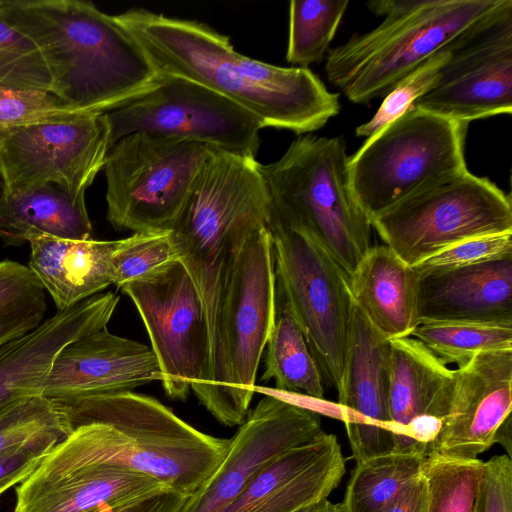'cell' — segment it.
<instances>
[{
  "label": "cell",
  "instance_id": "1",
  "mask_svg": "<svg viewBox=\"0 0 512 512\" xmlns=\"http://www.w3.org/2000/svg\"><path fill=\"white\" fill-rule=\"evenodd\" d=\"M114 16L159 75L182 77L219 93L253 113L263 128L301 135L320 129L340 111L339 94L310 69L239 54L227 36L206 24L142 8Z\"/></svg>",
  "mask_w": 512,
  "mask_h": 512
},
{
  "label": "cell",
  "instance_id": "2",
  "mask_svg": "<svg viewBox=\"0 0 512 512\" xmlns=\"http://www.w3.org/2000/svg\"><path fill=\"white\" fill-rule=\"evenodd\" d=\"M58 403L73 430L44 458L35 476L116 466L192 496L221 464L231 442L197 430L159 400L134 391Z\"/></svg>",
  "mask_w": 512,
  "mask_h": 512
},
{
  "label": "cell",
  "instance_id": "3",
  "mask_svg": "<svg viewBox=\"0 0 512 512\" xmlns=\"http://www.w3.org/2000/svg\"><path fill=\"white\" fill-rule=\"evenodd\" d=\"M0 14L34 43L50 74L51 94L71 108L107 113L160 79L136 39L91 2L0 0Z\"/></svg>",
  "mask_w": 512,
  "mask_h": 512
},
{
  "label": "cell",
  "instance_id": "4",
  "mask_svg": "<svg viewBox=\"0 0 512 512\" xmlns=\"http://www.w3.org/2000/svg\"><path fill=\"white\" fill-rule=\"evenodd\" d=\"M276 275L268 221L233 238L217 307L205 380L191 391L221 424L240 426L255 393L275 312Z\"/></svg>",
  "mask_w": 512,
  "mask_h": 512
},
{
  "label": "cell",
  "instance_id": "5",
  "mask_svg": "<svg viewBox=\"0 0 512 512\" xmlns=\"http://www.w3.org/2000/svg\"><path fill=\"white\" fill-rule=\"evenodd\" d=\"M384 20L328 53L331 84L353 103L385 97L404 77L470 32L512 9V0H376Z\"/></svg>",
  "mask_w": 512,
  "mask_h": 512
},
{
  "label": "cell",
  "instance_id": "6",
  "mask_svg": "<svg viewBox=\"0 0 512 512\" xmlns=\"http://www.w3.org/2000/svg\"><path fill=\"white\" fill-rule=\"evenodd\" d=\"M342 137L304 135L284 155L259 164L271 200V219L304 230L348 276L373 247L372 224L348 183Z\"/></svg>",
  "mask_w": 512,
  "mask_h": 512
},
{
  "label": "cell",
  "instance_id": "7",
  "mask_svg": "<svg viewBox=\"0 0 512 512\" xmlns=\"http://www.w3.org/2000/svg\"><path fill=\"white\" fill-rule=\"evenodd\" d=\"M259 164L213 147L170 231L177 258L203 302L209 347L232 240L252 222H270L271 200Z\"/></svg>",
  "mask_w": 512,
  "mask_h": 512
},
{
  "label": "cell",
  "instance_id": "8",
  "mask_svg": "<svg viewBox=\"0 0 512 512\" xmlns=\"http://www.w3.org/2000/svg\"><path fill=\"white\" fill-rule=\"evenodd\" d=\"M468 124L411 106L368 137L347 162L351 194L371 220L468 171Z\"/></svg>",
  "mask_w": 512,
  "mask_h": 512
},
{
  "label": "cell",
  "instance_id": "9",
  "mask_svg": "<svg viewBox=\"0 0 512 512\" xmlns=\"http://www.w3.org/2000/svg\"><path fill=\"white\" fill-rule=\"evenodd\" d=\"M212 149L145 133L116 141L103 166L108 221L134 233L170 232Z\"/></svg>",
  "mask_w": 512,
  "mask_h": 512
},
{
  "label": "cell",
  "instance_id": "10",
  "mask_svg": "<svg viewBox=\"0 0 512 512\" xmlns=\"http://www.w3.org/2000/svg\"><path fill=\"white\" fill-rule=\"evenodd\" d=\"M384 245L410 266L463 240L512 232L511 197L466 171L371 219Z\"/></svg>",
  "mask_w": 512,
  "mask_h": 512
},
{
  "label": "cell",
  "instance_id": "11",
  "mask_svg": "<svg viewBox=\"0 0 512 512\" xmlns=\"http://www.w3.org/2000/svg\"><path fill=\"white\" fill-rule=\"evenodd\" d=\"M276 283L301 326L326 385L339 390L353 299L349 276L304 230L270 218Z\"/></svg>",
  "mask_w": 512,
  "mask_h": 512
},
{
  "label": "cell",
  "instance_id": "12",
  "mask_svg": "<svg viewBox=\"0 0 512 512\" xmlns=\"http://www.w3.org/2000/svg\"><path fill=\"white\" fill-rule=\"evenodd\" d=\"M111 146L133 133L180 138L255 159L261 121L250 111L191 80L160 75L141 97L107 112Z\"/></svg>",
  "mask_w": 512,
  "mask_h": 512
},
{
  "label": "cell",
  "instance_id": "13",
  "mask_svg": "<svg viewBox=\"0 0 512 512\" xmlns=\"http://www.w3.org/2000/svg\"><path fill=\"white\" fill-rule=\"evenodd\" d=\"M144 323L167 396L185 400L209 365V331L199 292L183 264L172 261L120 288Z\"/></svg>",
  "mask_w": 512,
  "mask_h": 512
},
{
  "label": "cell",
  "instance_id": "14",
  "mask_svg": "<svg viewBox=\"0 0 512 512\" xmlns=\"http://www.w3.org/2000/svg\"><path fill=\"white\" fill-rule=\"evenodd\" d=\"M110 148L107 113L68 122L0 127L1 193L54 184L84 196L103 169Z\"/></svg>",
  "mask_w": 512,
  "mask_h": 512
},
{
  "label": "cell",
  "instance_id": "15",
  "mask_svg": "<svg viewBox=\"0 0 512 512\" xmlns=\"http://www.w3.org/2000/svg\"><path fill=\"white\" fill-rule=\"evenodd\" d=\"M412 106L469 122L512 112V9L455 43L433 88Z\"/></svg>",
  "mask_w": 512,
  "mask_h": 512
},
{
  "label": "cell",
  "instance_id": "16",
  "mask_svg": "<svg viewBox=\"0 0 512 512\" xmlns=\"http://www.w3.org/2000/svg\"><path fill=\"white\" fill-rule=\"evenodd\" d=\"M322 431L315 411L265 393L230 438L221 464L190 496L184 512H222L265 466Z\"/></svg>",
  "mask_w": 512,
  "mask_h": 512
},
{
  "label": "cell",
  "instance_id": "17",
  "mask_svg": "<svg viewBox=\"0 0 512 512\" xmlns=\"http://www.w3.org/2000/svg\"><path fill=\"white\" fill-rule=\"evenodd\" d=\"M512 408V350L482 352L454 369L447 413L427 455L477 459L496 443ZM426 455V456H427Z\"/></svg>",
  "mask_w": 512,
  "mask_h": 512
},
{
  "label": "cell",
  "instance_id": "18",
  "mask_svg": "<svg viewBox=\"0 0 512 512\" xmlns=\"http://www.w3.org/2000/svg\"><path fill=\"white\" fill-rule=\"evenodd\" d=\"M389 359L390 340L370 324L353 301L337 393L356 463L394 450L388 411Z\"/></svg>",
  "mask_w": 512,
  "mask_h": 512
},
{
  "label": "cell",
  "instance_id": "19",
  "mask_svg": "<svg viewBox=\"0 0 512 512\" xmlns=\"http://www.w3.org/2000/svg\"><path fill=\"white\" fill-rule=\"evenodd\" d=\"M454 384L449 369L408 336L390 340L388 411L393 452L427 455L447 413Z\"/></svg>",
  "mask_w": 512,
  "mask_h": 512
},
{
  "label": "cell",
  "instance_id": "20",
  "mask_svg": "<svg viewBox=\"0 0 512 512\" xmlns=\"http://www.w3.org/2000/svg\"><path fill=\"white\" fill-rule=\"evenodd\" d=\"M160 380L151 347L114 335L106 327L69 343L58 353L42 396L63 402L133 391Z\"/></svg>",
  "mask_w": 512,
  "mask_h": 512
},
{
  "label": "cell",
  "instance_id": "21",
  "mask_svg": "<svg viewBox=\"0 0 512 512\" xmlns=\"http://www.w3.org/2000/svg\"><path fill=\"white\" fill-rule=\"evenodd\" d=\"M118 301L114 292L98 293L0 346V409L23 398L42 396L58 353L69 343L106 328Z\"/></svg>",
  "mask_w": 512,
  "mask_h": 512
},
{
  "label": "cell",
  "instance_id": "22",
  "mask_svg": "<svg viewBox=\"0 0 512 512\" xmlns=\"http://www.w3.org/2000/svg\"><path fill=\"white\" fill-rule=\"evenodd\" d=\"M345 470L337 437L322 431L265 466L222 512H295L327 499Z\"/></svg>",
  "mask_w": 512,
  "mask_h": 512
},
{
  "label": "cell",
  "instance_id": "23",
  "mask_svg": "<svg viewBox=\"0 0 512 512\" xmlns=\"http://www.w3.org/2000/svg\"><path fill=\"white\" fill-rule=\"evenodd\" d=\"M418 275L419 324L512 325V255Z\"/></svg>",
  "mask_w": 512,
  "mask_h": 512
},
{
  "label": "cell",
  "instance_id": "24",
  "mask_svg": "<svg viewBox=\"0 0 512 512\" xmlns=\"http://www.w3.org/2000/svg\"><path fill=\"white\" fill-rule=\"evenodd\" d=\"M167 491L149 475L116 466L31 474L15 490L14 512H104Z\"/></svg>",
  "mask_w": 512,
  "mask_h": 512
},
{
  "label": "cell",
  "instance_id": "25",
  "mask_svg": "<svg viewBox=\"0 0 512 512\" xmlns=\"http://www.w3.org/2000/svg\"><path fill=\"white\" fill-rule=\"evenodd\" d=\"M349 282L354 303L386 339L408 337L419 324L418 272L386 245L372 247Z\"/></svg>",
  "mask_w": 512,
  "mask_h": 512
},
{
  "label": "cell",
  "instance_id": "26",
  "mask_svg": "<svg viewBox=\"0 0 512 512\" xmlns=\"http://www.w3.org/2000/svg\"><path fill=\"white\" fill-rule=\"evenodd\" d=\"M29 268L63 311L113 285L115 241L51 236L29 241Z\"/></svg>",
  "mask_w": 512,
  "mask_h": 512
},
{
  "label": "cell",
  "instance_id": "27",
  "mask_svg": "<svg viewBox=\"0 0 512 512\" xmlns=\"http://www.w3.org/2000/svg\"><path fill=\"white\" fill-rule=\"evenodd\" d=\"M91 235L85 196L54 184L0 194V238L7 245H21L41 236L90 240Z\"/></svg>",
  "mask_w": 512,
  "mask_h": 512
},
{
  "label": "cell",
  "instance_id": "28",
  "mask_svg": "<svg viewBox=\"0 0 512 512\" xmlns=\"http://www.w3.org/2000/svg\"><path fill=\"white\" fill-rule=\"evenodd\" d=\"M263 381L282 392L322 400L324 379L283 291L276 283L275 312L266 343Z\"/></svg>",
  "mask_w": 512,
  "mask_h": 512
},
{
  "label": "cell",
  "instance_id": "29",
  "mask_svg": "<svg viewBox=\"0 0 512 512\" xmlns=\"http://www.w3.org/2000/svg\"><path fill=\"white\" fill-rule=\"evenodd\" d=\"M426 456L391 452L356 463L341 512H377L394 499L421 472Z\"/></svg>",
  "mask_w": 512,
  "mask_h": 512
},
{
  "label": "cell",
  "instance_id": "30",
  "mask_svg": "<svg viewBox=\"0 0 512 512\" xmlns=\"http://www.w3.org/2000/svg\"><path fill=\"white\" fill-rule=\"evenodd\" d=\"M444 364L462 367L482 352L512 350V325L472 322L420 323L410 334Z\"/></svg>",
  "mask_w": 512,
  "mask_h": 512
},
{
  "label": "cell",
  "instance_id": "31",
  "mask_svg": "<svg viewBox=\"0 0 512 512\" xmlns=\"http://www.w3.org/2000/svg\"><path fill=\"white\" fill-rule=\"evenodd\" d=\"M348 0L291 1L286 60L302 68L323 60Z\"/></svg>",
  "mask_w": 512,
  "mask_h": 512
},
{
  "label": "cell",
  "instance_id": "32",
  "mask_svg": "<svg viewBox=\"0 0 512 512\" xmlns=\"http://www.w3.org/2000/svg\"><path fill=\"white\" fill-rule=\"evenodd\" d=\"M45 289L28 267L0 262V346L35 330L46 311Z\"/></svg>",
  "mask_w": 512,
  "mask_h": 512
},
{
  "label": "cell",
  "instance_id": "33",
  "mask_svg": "<svg viewBox=\"0 0 512 512\" xmlns=\"http://www.w3.org/2000/svg\"><path fill=\"white\" fill-rule=\"evenodd\" d=\"M483 471L484 461L478 458L427 455L421 473L429 490L428 512H474Z\"/></svg>",
  "mask_w": 512,
  "mask_h": 512
},
{
  "label": "cell",
  "instance_id": "34",
  "mask_svg": "<svg viewBox=\"0 0 512 512\" xmlns=\"http://www.w3.org/2000/svg\"><path fill=\"white\" fill-rule=\"evenodd\" d=\"M0 86L51 93L52 80L37 47L0 14Z\"/></svg>",
  "mask_w": 512,
  "mask_h": 512
},
{
  "label": "cell",
  "instance_id": "35",
  "mask_svg": "<svg viewBox=\"0 0 512 512\" xmlns=\"http://www.w3.org/2000/svg\"><path fill=\"white\" fill-rule=\"evenodd\" d=\"M54 428L73 430L58 402L41 395L15 401L0 409V454Z\"/></svg>",
  "mask_w": 512,
  "mask_h": 512
},
{
  "label": "cell",
  "instance_id": "36",
  "mask_svg": "<svg viewBox=\"0 0 512 512\" xmlns=\"http://www.w3.org/2000/svg\"><path fill=\"white\" fill-rule=\"evenodd\" d=\"M178 260L170 232L134 233L116 240L113 285L118 288Z\"/></svg>",
  "mask_w": 512,
  "mask_h": 512
},
{
  "label": "cell",
  "instance_id": "37",
  "mask_svg": "<svg viewBox=\"0 0 512 512\" xmlns=\"http://www.w3.org/2000/svg\"><path fill=\"white\" fill-rule=\"evenodd\" d=\"M450 47L428 59L398 82L384 97L374 116L356 128V135L366 138L372 136L429 92L439 78L440 70L449 56Z\"/></svg>",
  "mask_w": 512,
  "mask_h": 512
},
{
  "label": "cell",
  "instance_id": "38",
  "mask_svg": "<svg viewBox=\"0 0 512 512\" xmlns=\"http://www.w3.org/2000/svg\"><path fill=\"white\" fill-rule=\"evenodd\" d=\"M89 114L69 107L49 92L0 86V127L68 122Z\"/></svg>",
  "mask_w": 512,
  "mask_h": 512
},
{
  "label": "cell",
  "instance_id": "39",
  "mask_svg": "<svg viewBox=\"0 0 512 512\" xmlns=\"http://www.w3.org/2000/svg\"><path fill=\"white\" fill-rule=\"evenodd\" d=\"M509 255H512V232H505L463 240L413 267L423 273L470 266Z\"/></svg>",
  "mask_w": 512,
  "mask_h": 512
},
{
  "label": "cell",
  "instance_id": "40",
  "mask_svg": "<svg viewBox=\"0 0 512 512\" xmlns=\"http://www.w3.org/2000/svg\"><path fill=\"white\" fill-rule=\"evenodd\" d=\"M71 430L54 428L0 454V495L26 480Z\"/></svg>",
  "mask_w": 512,
  "mask_h": 512
},
{
  "label": "cell",
  "instance_id": "41",
  "mask_svg": "<svg viewBox=\"0 0 512 512\" xmlns=\"http://www.w3.org/2000/svg\"><path fill=\"white\" fill-rule=\"evenodd\" d=\"M474 512H512V461L508 455L484 462Z\"/></svg>",
  "mask_w": 512,
  "mask_h": 512
},
{
  "label": "cell",
  "instance_id": "42",
  "mask_svg": "<svg viewBox=\"0 0 512 512\" xmlns=\"http://www.w3.org/2000/svg\"><path fill=\"white\" fill-rule=\"evenodd\" d=\"M429 490L420 472L408 486L377 512H428Z\"/></svg>",
  "mask_w": 512,
  "mask_h": 512
},
{
  "label": "cell",
  "instance_id": "43",
  "mask_svg": "<svg viewBox=\"0 0 512 512\" xmlns=\"http://www.w3.org/2000/svg\"><path fill=\"white\" fill-rule=\"evenodd\" d=\"M189 498L167 491L104 512H184Z\"/></svg>",
  "mask_w": 512,
  "mask_h": 512
},
{
  "label": "cell",
  "instance_id": "44",
  "mask_svg": "<svg viewBox=\"0 0 512 512\" xmlns=\"http://www.w3.org/2000/svg\"><path fill=\"white\" fill-rule=\"evenodd\" d=\"M295 512H341L340 504L332 503L327 499L310 504Z\"/></svg>",
  "mask_w": 512,
  "mask_h": 512
},
{
  "label": "cell",
  "instance_id": "45",
  "mask_svg": "<svg viewBox=\"0 0 512 512\" xmlns=\"http://www.w3.org/2000/svg\"><path fill=\"white\" fill-rule=\"evenodd\" d=\"M496 442L504 445L508 452V456L510 457V448H511V428H510V417L507 418L502 426L499 428L496 435Z\"/></svg>",
  "mask_w": 512,
  "mask_h": 512
}]
</instances>
